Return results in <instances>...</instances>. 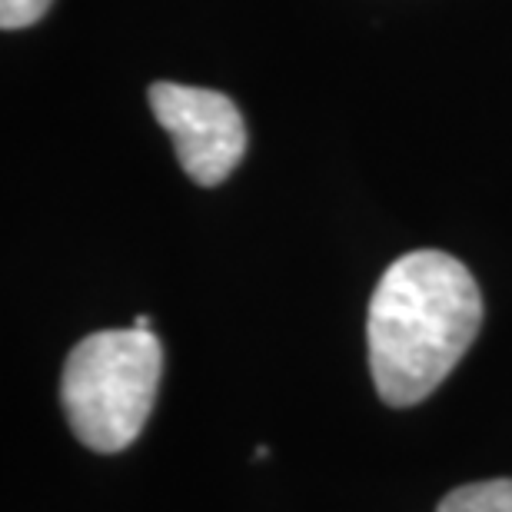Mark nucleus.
Masks as SVG:
<instances>
[{
	"label": "nucleus",
	"mask_w": 512,
	"mask_h": 512,
	"mask_svg": "<svg viewBox=\"0 0 512 512\" xmlns=\"http://www.w3.org/2000/svg\"><path fill=\"white\" fill-rule=\"evenodd\" d=\"M483 326V293L456 256L413 250L380 276L366 316L370 373L386 406H416L456 370Z\"/></svg>",
	"instance_id": "obj_1"
},
{
	"label": "nucleus",
	"mask_w": 512,
	"mask_h": 512,
	"mask_svg": "<svg viewBox=\"0 0 512 512\" xmlns=\"http://www.w3.org/2000/svg\"><path fill=\"white\" fill-rule=\"evenodd\" d=\"M163 373V346L150 330H100L70 350L60 403L74 436L94 453H120L147 426Z\"/></svg>",
	"instance_id": "obj_2"
},
{
	"label": "nucleus",
	"mask_w": 512,
	"mask_h": 512,
	"mask_svg": "<svg viewBox=\"0 0 512 512\" xmlns=\"http://www.w3.org/2000/svg\"><path fill=\"white\" fill-rule=\"evenodd\" d=\"M150 110L177 147L183 173L200 187L223 183L247 153V120L220 90L160 80L150 87Z\"/></svg>",
	"instance_id": "obj_3"
},
{
	"label": "nucleus",
	"mask_w": 512,
	"mask_h": 512,
	"mask_svg": "<svg viewBox=\"0 0 512 512\" xmlns=\"http://www.w3.org/2000/svg\"><path fill=\"white\" fill-rule=\"evenodd\" d=\"M436 512H512V479H486L453 489Z\"/></svg>",
	"instance_id": "obj_4"
},
{
	"label": "nucleus",
	"mask_w": 512,
	"mask_h": 512,
	"mask_svg": "<svg viewBox=\"0 0 512 512\" xmlns=\"http://www.w3.org/2000/svg\"><path fill=\"white\" fill-rule=\"evenodd\" d=\"M54 0H0V27L4 30H20L37 24L47 14Z\"/></svg>",
	"instance_id": "obj_5"
},
{
	"label": "nucleus",
	"mask_w": 512,
	"mask_h": 512,
	"mask_svg": "<svg viewBox=\"0 0 512 512\" xmlns=\"http://www.w3.org/2000/svg\"><path fill=\"white\" fill-rule=\"evenodd\" d=\"M133 326H137V330H150V316H137Z\"/></svg>",
	"instance_id": "obj_6"
}]
</instances>
